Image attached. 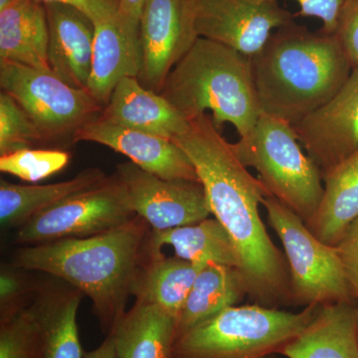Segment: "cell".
<instances>
[{
    "instance_id": "1",
    "label": "cell",
    "mask_w": 358,
    "mask_h": 358,
    "mask_svg": "<svg viewBox=\"0 0 358 358\" xmlns=\"http://www.w3.org/2000/svg\"><path fill=\"white\" fill-rule=\"evenodd\" d=\"M173 141L192 160L212 215L234 242L250 300L267 308L292 306L286 256L273 243L259 212L268 196L262 182L240 162L210 115L190 121L188 131Z\"/></svg>"
},
{
    "instance_id": "2",
    "label": "cell",
    "mask_w": 358,
    "mask_h": 358,
    "mask_svg": "<svg viewBox=\"0 0 358 358\" xmlns=\"http://www.w3.org/2000/svg\"><path fill=\"white\" fill-rule=\"evenodd\" d=\"M148 226L136 216L95 236L31 245L18 250L11 265L53 275L88 296L101 329L108 336L128 312Z\"/></svg>"
},
{
    "instance_id": "3",
    "label": "cell",
    "mask_w": 358,
    "mask_h": 358,
    "mask_svg": "<svg viewBox=\"0 0 358 358\" xmlns=\"http://www.w3.org/2000/svg\"><path fill=\"white\" fill-rule=\"evenodd\" d=\"M250 61L263 114L292 124L329 102L353 69L336 34L294 23L275 30Z\"/></svg>"
},
{
    "instance_id": "4",
    "label": "cell",
    "mask_w": 358,
    "mask_h": 358,
    "mask_svg": "<svg viewBox=\"0 0 358 358\" xmlns=\"http://www.w3.org/2000/svg\"><path fill=\"white\" fill-rule=\"evenodd\" d=\"M159 94L189 122L210 110L217 128L229 122L240 138L262 115L250 58L203 37L171 70Z\"/></svg>"
},
{
    "instance_id": "5",
    "label": "cell",
    "mask_w": 358,
    "mask_h": 358,
    "mask_svg": "<svg viewBox=\"0 0 358 358\" xmlns=\"http://www.w3.org/2000/svg\"><path fill=\"white\" fill-rule=\"evenodd\" d=\"M320 306L299 313L235 306L176 338L173 358H265L279 355L305 329Z\"/></svg>"
},
{
    "instance_id": "6",
    "label": "cell",
    "mask_w": 358,
    "mask_h": 358,
    "mask_svg": "<svg viewBox=\"0 0 358 358\" xmlns=\"http://www.w3.org/2000/svg\"><path fill=\"white\" fill-rule=\"evenodd\" d=\"M233 145L240 162L258 173L268 196L305 222L312 217L324 195L322 173L303 152L291 122L262 113L251 134Z\"/></svg>"
},
{
    "instance_id": "7",
    "label": "cell",
    "mask_w": 358,
    "mask_h": 358,
    "mask_svg": "<svg viewBox=\"0 0 358 358\" xmlns=\"http://www.w3.org/2000/svg\"><path fill=\"white\" fill-rule=\"evenodd\" d=\"M262 205L286 253L292 306L357 305L336 247L317 239L300 216L275 197H266Z\"/></svg>"
},
{
    "instance_id": "8",
    "label": "cell",
    "mask_w": 358,
    "mask_h": 358,
    "mask_svg": "<svg viewBox=\"0 0 358 358\" xmlns=\"http://www.w3.org/2000/svg\"><path fill=\"white\" fill-rule=\"evenodd\" d=\"M0 86L36 124L44 141L74 136L103 110L88 90L74 88L52 72L27 66L0 63Z\"/></svg>"
},
{
    "instance_id": "9",
    "label": "cell",
    "mask_w": 358,
    "mask_h": 358,
    "mask_svg": "<svg viewBox=\"0 0 358 358\" xmlns=\"http://www.w3.org/2000/svg\"><path fill=\"white\" fill-rule=\"evenodd\" d=\"M117 176L76 193L18 228L15 243L38 245L78 239L114 230L136 217Z\"/></svg>"
},
{
    "instance_id": "10",
    "label": "cell",
    "mask_w": 358,
    "mask_h": 358,
    "mask_svg": "<svg viewBox=\"0 0 358 358\" xmlns=\"http://www.w3.org/2000/svg\"><path fill=\"white\" fill-rule=\"evenodd\" d=\"M115 176L124 185L131 210L152 231L199 223L211 215L200 181L162 178L133 162L119 164Z\"/></svg>"
},
{
    "instance_id": "11",
    "label": "cell",
    "mask_w": 358,
    "mask_h": 358,
    "mask_svg": "<svg viewBox=\"0 0 358 358\" xmlns=\"http://www.w3.org/2000/svg\"><path fill=\"white\" fill-rule=\"evenodd\" d=\"M199 38L194 0H148L140 20V83L160 93L169 73Z\"/></svg>"
},
{
    "instance_id": "12",
    "label": "cell",
    "mask_w": 358,
    "mask_h": 358,
    "mask_svg": "<svg viewBox=\"0 0 358 358\" xmlns=\"http://www.w3.org/2000/svg\"><path fill=\"white\" fill-rule=\"evenodd\" d=\"M194 13L199 37L248 58L262 50L275 30L294 23L293 15L278 1L194 0Z\"/></svg>"
},
{
    "instance_id": "13",
    "label": "cell",
    "mask_w": 358,
    "mask_h": 358,
    "mask_svg": "<svg viewBox=\"0 0 358 358\" xmlns=\"http://www.w3.org/2000/svg\"><path fill=\"white\" fill-rule=\"evenodd\" d=\"M301 147L322 173L358 150V67L338 93L293 124Z\"/></svg>"
},
{
    "instance_id": "14",
    "label": "cell",
    "mask_w": 358,
    "mask_h": 358,
    "mask_svg": "<svg viewBox=\"0 0 358 358\" xmlns=\"http://www.w3.org/2000/svg\"><path fill=\"white\" fill-rule=\"evenodd\" d=\"M90 141L126 155L131 162L164 179L199 181L192 160L178 143L155 134L126 128L99 115L78 129L73 143Z\"/></svg>"
},
{
    "instance_id": "15",
    "label": "cell",
    "mask_w": 358,
    "mask_h": 358,
    "mask_svg": "<svg viewBox=\"0 0 358 358\" xmlns=\"http://www.w3.org/2000/svg\"><path fill=\"white\" fill-rule=\"evenodd\" d=\"M93 59L88 92L103 106L115 86L141 71L140 24L119 13L94 22Z\"/></svg>"
},
{
    "instance_id": "16",
    "label": "cell",
    "mask_w": 358,
    "mask_h": 358,
    "mask_svg": "<svg viewBox=\"0 0 358 358\" xmlns=\"http://www.w3.org/2000/svg\"><path fill=\"white\" fill-rule=\"evenodd\" d=\"M49 28L51 72L77 89H88L93 59L95 24L75 7L44 3Z\"/></svg>"
},
{
    "instance_id": "17",
    "label": "cell",
    "mask_w": 358,
    "mask_h": 358,
    "mask_svg": "<svg viewBox=\"0 0 358 358\" xmlns=\"http://www.w3.org/2000/svg\"><path fill=\"white\" fill-rule=\"evenodd\" d=\"M101 115L120 126L171 141L183 136L190 124L164 96L145 88L134 77L115 86Z\"/></svg>"
},
{
    "instance_id": "18",
    "label": "cell",
    "mask_w": 358,
    "mask_h": 358,
    "mask_svg": "<svg viewBox=\"0 0 358 358\" xmlns=\"http://www.w3.org/2000/svg\"><path fill=\"white\" fill-rule=\"evenodd\" d=\"M357 305L320 306L279 355L287 358H358Z\"/></svg>"
},
{
    "instance_id": "19",
    "label": "cell",
    "mask_w": 358,
    "mask_h": 358,
    "mask_svg": "<svg viewBox=\"0 0 358 358\" xmlns=\"http://www.w3.org/2000/svg\"><path fill=\"white\" fill-rule=\"evenodd\" d=\"M46 9L38 0H17L0 10V63L51 72Z\"/></svg>"
},
{
    "instance_id": "20",
    "label": "cell",
    "mask_w": 358,
    "mask_h": 358,
    "mask_svg": "<svg viewBox=\"0 0 358 358\" xmlns=\"http://www.w3.org/2000/svg\"><path fill=\"white\" fill-rule=\"evenodd\" d=\"M322 201L305 223L317 239L336 247L358 217V150L322 173Z\"/></svg>"
},
{
    "instance_id": "21",
    "label": "cell",
    "mask_w": 358,
    "mask_h": 358,
    "mask_svg": "<svg viewBox=\"0 0 358 358\" xmlns=\"http://www.w3.org/2000/svg\"><path fill=\"white\" fill-rule=\"evenodd\" d=\"M107 174L87 169L73 178L51 185H15L0 181V222L3 228H20L30 219L63 200L103 182Z\"/></svg>"
},
{
    "instance_id": "22",
    "label": "cell",
    "mask_w": 358,
    "mask_h": 358,
    "mask_svg": "<svg viewBox=\"0 0 358 358\" xmlns=\"http://www.w3.org/2000/svg\"><path fill=\"white\" fill-rule=\"evenodd\" d=\"M148 262H141L131 288L136 301L157 306L178 317L193 284L203 265L178 257L148 252Z\"/></svg>"
},
{
    "instance_id": "23",
    "label": "cell",
    "mask_w": 358,
    "mask_h": 358,
    "mask_svg": "<svg viewBox=\"0 0 358 358\" xmlns=\"http://www.w3.org/2000/svg\"><path fill=\"white\" fill-rule=\"evenodd\" d=\"M178 317L136 301L114 331L117 358H173Z\"/></svg>"
},
{
    "instance_id": "24",
    "label": "cell",
    "mask_w": 358,
    "mask_h": 358,
    "mask_svg": "<svg viewBox=\"0 0 358 358\" xmlns=\"http://www.w3.org/2000/svg\"><path fill=\"white\" fill-rule=\"evenodd\" d=\"M148 245V252H162L160 249L169 245L174 249L176 257L199 265L220 264L239 267L234 242L215 217L173 229L152 230Z\"/></svg>"
},
{
    "instance_id": "25",
    "label": "cell",
    "mask_w": 358,
    "mask_h": 358,
    "mask_svg": "<svg viewBox=\"0 0 358 358\" xmlns=\"http://www.w3.org/2000/svg\"><path fill=\"white\" fill-rule=\"evenodd\" d=\"M84 294L77 289L49 287L39 289L30 307L44 338L45 358H84L77 313Z\"/></svg>"
},
{
    "instance_id": "26",
    "label": "cell",
    "mask_w": 358,
    "mask_h": 358,
    "mask_svg": "<svg viewBox=\"0 0 358 358\" xmlns=\"http://www.w3.org/2000/svg\"><path fill=\"white\" fill-rule=\"evenodd\" d=\"M248 296L237 268L208 264L200 270L176 322V336L239 305Z\"/></svg>"
},
{
    "instance_id": "27",
    "label": "cell",
    "mask_w": 358,
    "mask_h": 358,
    "mask_svg": "<svg viewBox=\"0 0 358 358\" xmlns=\"http://www.w3.org/2000/svg\"><path fill=\"white\" fill-rule=\"evenodd\" d=\"M0 358H45L43 334L30 306L0 322Z\"/></svg>"
},
{
    "instance_id": "28",
    "label": "cell",
    "mask_w": 358,
    "mask_h": 358,
    "mask_svg": "<svg viewBox=\"0 0 358 358\" xmlns=\"http://www.w3.org/2000/svg\"><path fill=\"white\" fill-rule=\"evenodd\" d=\"M69 162L64 150L29 148L0 155V171L26 182H39L63 171Z\"/></svg>"
},
{
    "instance_id": "29",
    "label": "cell",
    "mask_w": 358,
    "mask_h": 358,
    "mask_svg": "<svg viewBox=\"0 0 358 358\" xmlns=\"http://www.w3.org/2000/svg\"><path fill=\"white\" fill-rule=\"evenodd\" d=\"M44 141L41 131L13 96L0 95V155L31 148Z\"/></svg>"
},
{
    "instance_id": "30",
    "label": "cell",
    "mask_w": 358,
    "mask_h": 358,
    "mask_svg": "<svg viewBox=\"0 0 358 358\" xmlns=\"http://www.w3.org/2000/svg\"><path fill=\"white\" fill-rule=\"evenodd\" d=\"M21 268H2L0 275V322L13 317L27 308L26 296L30 292L29 282L20 272Z\"/></svg>"
},
{
    "instance_id": "31",
    "label": "cell",
    "mask_w": 358,
    "mask_h": 358,
    "mask_svg": "<svg viewBox=\"0 0 358 358\" xmlns=\"http://www.w3.org/2000/svg\"><path fill=\"white\" fill-rule=\"evenodd\" d=\"M278 1V0H256ZM301 7L300 15L317 18L322 21V32L336 34L339 20L346 0H294Z\"/></svg>"
},
{
    "instance_id": "32",
    "label": "cell",
    "mask_w": 358,
    "mask_h": 358,
    "mask_svg": "<svg viewBox=\"0 0 358 358\" xmlns=\"http://www.w3.org/2000/svg\"><path fill=\"white\" fill-rule=\"evenodd\" d=\"M346 281L358 306V217L336 246Z\"/></svg>"
},
{
    "instance_id": "33",
    "label": "cell",
    "mask_w": 358,
    "mask_h": 358,
    "mask_svg": "<svg viewBox=\"0 0 358 358\" xmlns=\"http://www.w3.org/2000/svg\"><path fill=\"white\" fill-rule=\"evenodd\" d=\"M336 36L352 68L358 67V0H346Z\"/></svg>"
},
{
    "instance_id": "34",
    "label": "cell",
    "mask_w": 358,
    "mask_h": 358,
    "mask_svg": "<svg viewBox=\"0 0 358 358\" xmlns=\"http://www.w3.org/2000/svg\"><path fill=\"white\" fill-rule=\"evenodd\" d=\"M43 3H61L75 7L93 22L109 17L119 10L120 0H38Z\"/></svg>"
},
{
    "instance_id": "35",
    "label": "cell",
    "mask_w": 358,
    "mask_h": 358,
    "mask_svg": "<svg viewBox=\"0 0 358 358\" xmlns=\"http://www.w3.org/2000/svg\"><path fill=\"white\" fill-rule=\"evenodd\" d=\"M148 0H120L117 13L127 20L140 24L141 13Z\"/></svg>"
},
{
    "instance_id": "36",
    "label": "cell",
    "mask_w": 358,
    "mask_h": 358,
    "mask_svg": "<svg viewBox=\"0 0 358 358\" xmlns=\"http://www.w3.org/2000/svg\"><path fill=\"white\" fill-rule=\"evenodd\" d=\"M84 358H117V346L114 331L106 336L105 341L92 352H86Z\"/></svg>"
},
{
    "instance_id": "37",
    "label": "cell",
    "mask_w": 358,
    "mask_h": 358,
    "mask_svg": "<svg viewBox=\"0 0 358 358\" xmlns=\"http://www.w3.org/2000/svg\"><path fill=\"white\" fill-rule=\"evenodd\" d=\"M17 1V0H0V10L2 9L6 8L11 4H13L14 2Z\"/></svg>"
},
{
    "instance_id": "38",
    "label": "cell",
    "mask_w": 358,
    "mask_h": 358,
    "mask_svg": "<svg viewBox=\"0 0 358 358\" xmlns=\"http://www.w3.org/2000/svg\"><path fill=\"white\" fill-rule=\"evenodd\" d=\"M357 322H358V306H357Z\"/></svg>"
},
{
    "instance_id": "39",
    "label": "cell",
    "mask_w": 358,
    "mask_h": 358,
    "mask_svg": "<svg viewBox=\"0 0 358 358\" xmlns=\"http://www.w3.org/2000/svg\"><path fill=\"white\" fill-rule=\"evenodd\" d=\"M272 357H273V355H271V357H265V358H273Z\"/></svg>"
}]
</instances>
